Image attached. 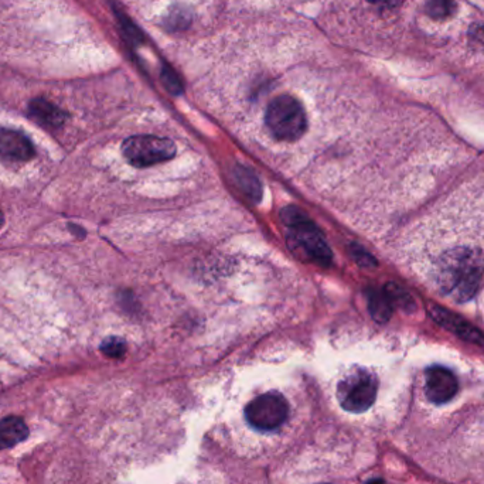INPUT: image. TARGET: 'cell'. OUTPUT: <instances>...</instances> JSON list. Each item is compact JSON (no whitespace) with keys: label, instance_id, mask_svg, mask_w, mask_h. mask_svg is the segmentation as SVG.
Instances as JSON below:
<instances>
[{"label":"cell","instance_id":"8","mask_svg":"<svg viewBox=\"0 0 484 484\" xmlns=\"http://www.w3.org/2000/svg\"><path fill=\"white\" fill-rule=\"evenodd\" d=\"M0 157L26 162L34 157V148L23 133L13 130H0Z\"/></svg>","mask_w":484,"mask_h":484},{"label":"cell","instance_id":"10","mask_svg":"<svg viewBox=\"0 0 484 484\" xmlns=\"http://www.w3.org/2000/svg\"><path fill=\"white\" fill-rule=\"evenodd\" d=\"M29 436V426L19 417H6L0 421V451L13 448L16 444L26 441Z\"/></svg>","mask_w":484,"mask_h":484},{"label":"cell","instance_id":"18","mask_svg":"<svg viewBox=\"0 0 484 484\" xmlns=\"http://www.w3.org/2000/svg\"><path fill=\"white\" fill-rule=\"evenodd\" d=\"M353 254H354V258L357 259L358 263L362 264V265L369 266L372 265V264H374V259H372L369 254L365 253L364 249L360 248V246H353Z\"/></svg>","mask_w":484,"mask_h":484},{"label":"cell","instance_id":"6","mask_svg":"<svg viewBox=\"0 0 484 484\" xmlns=\"http://www.w3.org/2000/svg\"><path fill=\"white\" fill-rule=\"evenodd\" d=\"M288 417V401L275 391L259 395L246 408V421L256 431H275L285 424Z\"/></svg>","mask_w":484,"mask_h":484},{"label":"cell","instance_id":"16","mask_svg":"<svg viewBox=\"0 0 484 484\" xmlns=\"http://www.w3.org/2000/svg\"><path fill=\"white\" fill-rule=\"evenodd\" d=\"M101 352L110 358H121L125 353H127V343L123 342L122 338L108 337L103 340L101 345Z\"/></svg>","mask_w":484,"mask_h":484},{"label":"cell","instance_id":"21","mask_svg":"<svg viewBox=\"0 0 484 484\" xmlns=\"http://www.w3.org/2000/svg\"><path fill=\"white\" fill-rule=\"evenodd\" d=\"M4 226V214L0 211V227Z\"/></svg>","mask_w":484,"mask_h":484},{"label":"cell","instance_id":"15","mask_svg":"<svg viewBox=\"0 0 484 484\" xmlns=\"http://www.w3.org/2000/svg\"><path fill=\"white\" fill-rule=\"evenodd\" d=\"M456 11V0H429L426 13L435 21L448 19Z\"/></svg>","mask_w":484,"mask_h":484},{"label":"cell","instance_id":"17","mask_svg":"<svg viewBox=\"0 0 484 484\" xmlns=\"http://www.w3.org/2000/svg\"><path fill=\"white\" fill-rule=\"evenodd\" d=\"M163 81H165V85L167 86V90L173 94H179L182 91V84L177 80L176 76L172 73V71H165L163 73Z\"/></svg>","mask_w":484,"mask_h":484},{"label":"cell","instance_id":"13","mask_svg":"<svg viewBox=\"0 0 484 484\" xmlns=\"http://www.w3.org/2000/svg\"><path fill=\"white\" fill-rule=\"evenodd\" d=\"M237 183L241 187L242 192L246 193L249 199L259 202L263 197V186L259 183L258 177L254 175L251 170L246 169V167H237L236 172Z\"/></svg>","mask_w":484,"mask_h":484},{"label":"cell","instance_id":"3","mask_svg":"<svg viewBox=\"0 0 484 484\" xmlns=\"http://www.w3.org/2000/svg\"><path fill=\"white\" fill-rule=\"evenodd\" d=\"M268 130L278 140L299 139L308 130L305 110L296 98L291 95L276 96L269 103L265 113Z\"/></svg>","mask_w":484,"mask_h":484},{"label":"cell","instance_id":"7","mask_svg":"<svg viewBox=\"0 0 484 484\" xmlns=\"http://www.w3.org/2000/svg\"><path fill=\"white\" fill-rule=\"evenodd\" d=\"M459 382L451 370L441 365H434L425 374V392L429 401L444 405L452 401L458 394Z\"/></svg>","mask_w":484,"mask_h":484},{"label":"cell","instance_id":"2","mask_svg":"<svg viewBox=\"0 0 484 484\" xmlns=\"http://www.w3.org/2000/svg\"><path fill=\"white\" fill-rule=\"evenodd\" d=\"M282 220L288 226L291 244L298 246L318 265L326 266L332 263V249L328 248L325 237L300 210L286 207L282 211Z\"/></svg>","mask_w":484,"mask_h":484},{"label":"cell","instance_id":"5","mask_svg":"<svg viewBox=\"0 0 484 484\" xmlns=\"http://www.w3.org/2000/svg\"><path fill=\"white\" fill-rule=\"evenodd\" d=\"M122 153L132 166L148 167L175 157L176 145L167 138L138 135L123 142Z\"/></svg>","mask_w":484,"mask_h":484},{"label":"cell","instance_id":"4","mask_svg":"<svg viewBox=\"0 0 484 484\" xmlns=\"http://www.w3.org/2000/svg\"><path fill=\"white\" fill-rule=\"evenodd\" d=\"M379 380L369 370L355 369L338 382L337 399L345 411L363 414L377 399Z\"/></svg>","mask_w":484,"mask_h":484},{"label":"cell","instance_id":"20","mask_svg":"<svg viewBox=\"0 0 484 484\" xmlns=\"http://www.w3.org/2000/svg\"><path fill=\"white\" fill-rule=\"evenodd\" d=\"M474 36L476 37H481L483 39V44H484V29L483 27L474 26Z\"/></svg>","mask_w":484,"mask_h":484},{"label":"cell","instance_id":"14","mask_svg":"<svg viewBox=\"0 0 484 484\" xmlns=\"http://www.w3.org/2000/svg\"><path fill=\"white\" fill-rule=\"evenodd\" d=\"M384 292L389 296L392 306H399V308L404 309L405 312L414 310V299L401 286L397 285V283H389V285L385 286Z\"/></svg>","mask_w":484,"mask_h":484},{"label":"cell","instance_id":"11","mask_svg":"<svg viewBox=\"0 0 484 484\" xmlns=\"http://www.w3.org/2000/svg\"><path fill=\"white\" fill-rule=\"evenodd\" d=\"M31 115L37 122L41 123L44 127L58 128L63 125L67 115L58 106L53 105L43 98H37L31 101L29 106Z\"/></svg>","mask_w":484,"mask_h":484},{"label":"cell","instance_id":"1","mask_svg":"<svg viewBox=\"0 0 484 484\" xmlns=\"http://www.w3.org/2000/svg\"><path fill=\"white\" fill-rule=\"evenodd\" d=\"M484 275L481 251L471 246H456L441 258L438 283L442 292L456 302H468L478 292Z\"/></svg>","mask_w":484,"mask_h":484},{"label":"cell","instance_id":"19","mask_svg":"<svg viewBox=\"0 0 484 484\" xmlns=\"http://www.w3.org/2000/svg\"><path fill=\"white\" fill-rule=\"evenodd\" d=\"M369 2L381 7H387V9H392V7L399 6L402 4V0H369Z\"/></svg>","mask_w":484,"mask_h":484},{"label":"cell","instance_id":"9","mask_svg":"<svg viewBox=\"0 0 484 484\" xmlns=\"http://www.w3.org/2000/svg\"><path fill=\"white\" fill-rule=\"evenodd\" d=\"M431 315L439 325L444 326V328H448L454 335H458L459 337L471 343L484 342V337L479 332L478 328H474L466 320L459 318L458 315H454V313L449 312L446 309L439 308V306H432Z\"/></svg>","mask_w":484,"mask_h":484},{"label":"cell","instance_id":"12","mask_svg":"<svg viewBox=\"0 0 484 484\" xmlns=\"http://www.w3.org/2000/svg\"><path fill=\"white\" fill-rule=\"evenodd\" d=\"M392 308L394 306H392L391 300H390L389 296H387L384 291L382 292H380V291H372L369 293L370 313H372L375 322H389L392 315Z\"/></svg>","mask_w":484,"mask_h":484}]
</instances>
